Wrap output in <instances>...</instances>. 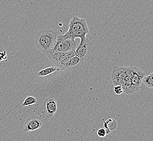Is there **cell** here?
<instances>
[{
    "label": "cell",
    "mask_w": 153,
    "mask_h": 141,
    "mask_svg": "<svg viewBox=\"0 0 153 141\" xmlns=\"http://www.w3.org/2000/svg\"><path fill=\"white\" fill-rule=\"evenodd\" d=\"M142 82H143L144 85L146 86L147 88H153V73H150L148 76H144Z\"/></svg>",
    "instance_id": "7c38bea8"
},
{
    "label": "cell",
    "mask_w": 153,
    "mask_h": 141,
    "mask_svg": "<svg viewBox=\"0 0 153 141\" xmlns=\"http://www.w3.org/2000/svg\"><path fill=\"white\" fill-rule=\"evenodd\" d=\"M38 103L37 100L35 97H33V96H28L25 99L24 102L22 104V107L25 106H27L32 105L33 104H35Z\"/></svg>",
    "instance_id": "4fadbf2b"
},
{
    "label": "cell",
    "mask_w": 153,
    "mask_h": 141,
    "mask_svg": "<svg viewBox=\"0 0 153 141\" xmlns=\"http://www.w3.org/2000/svg\"><path fill=\"white\" fill-rule=\"evenodd\" d=\"M58 110L56 100L54 98H50L47 99L45 103V116L47 118V120L53 117Z\"/></svg>",
    "instance_id": "8992f818"
},
{
    "label": "cell",
    "mask_w": 153,
    "mask_h": 141,
    "mask_svg": "<svg viewBox=\"0 0 153 141\" xmlns=\"http://www.w3.org/2000/svg\"><path fill=\"white\" fill-rule=\"evenodd\" d=\"M84 59H81L78 56H74L70 59L68 62L65 64V66L64 67L63 70H72L75 68L78 67L79 66L82 64Z\"/></svg>",
    "instance_id": "9c48e42d"
},
{
    "label": "cell",
    "mask_w": 153,
    "mask_h": 141,
    "mask_svg": "<svg viewBox=\"0 0 153 141\" xmlns=\"http://www.w3.org/2000/svg\"><path fill=\"white\" fill-rule=\"evenodd\" d=\"M66 52H48L45 53L50 59L51 62L52 63L54 66L57 67L60 62L64 58Z\"/></svg>",
    "instance_id": "ba28073f"
},
{
    "label": "cell",
    "mask_w": 153,
    "mask_h": 141,
    "mask_svg": "<svg viewBox=\"0 0 153 141\" xmlns=\"http://www.w3.org/2000/svg\"><path fill=\"white\" fill-rule=\"evenodd\" d=\"M57 70H59L55 66H51L49 68H46L43 70H41L37 74L38 76H48L49 74L53 73L54 72H56Z\"/></svg>",
    "instance_id": "8fae6325"
},
{
    "label": "cell",
    "mask_w": 153,
    "mask_h": 141,
    "mask_svg": "<svg viewBox=\"0 0 153 141\" xmlns=\"http://www.w3.org/2000/svg\"><path fill=\"white\" fill-rule=\"evenodd\" d=\"M7 58V54H6V52H3V53L0 52V62L2 60H4Z\"/></svg>",
    "instance_id": "2e32d148"
},
{
    "label": "cell",
    "mask_w": 153,
    "mask_h": 141,
    "mask_svg": "<svg viewBox=\"0 0 153 141\" xmlns=\"http://www.w3.org/2000/svg\"><path fill=\"white\" fill-rule=\"evenodd\" d=\"M58 33L54 30H42L36 35V46L43 53L53 50L56 43Z\"/></svg>",
    "instance_id": "7a4b0ae2"
},
{
    "label": "cell",
    "mask_w": 153,
    "mask_h": 141,
    "mask_svg": "<svg viewBox=\"0 0 153 141\" xmlns=\"http://www.w3.org/2000/svg\"><path fill=\"white\" fill-rule=\"evenodd\" d=\"M89 32L88 25L84 19L74 16L68 24V30L67 32L62 35H58L56 43L68 39H76L85 37Z\"/></svg>",
    "instance_id": "6da1fadb"
},
{
    "label": "cell",
    "mask_w": 153,
    "mask_h": 141,
    "mask_svg": "<svg viewBox=\"0 0 153 141\" xmlns=\"http://www.w3.org/2000/svg\"><path fill=\"white\" fill-rule=\"evenodd\" d=\"M114 91L115 94L117 95H120L122 93H123V88L120 85H116L114 86Z\"/></svg>",
    "instance_id": "5bb4252c"
},
{
    "label": "cell",
    "mask_w": 153,
    "mask_h": 141,
    "mask_svg": "<svg viewBox=\"0 0 153 141\" xmlns=\"http://www.w3.org/2000/svg\"><path fill=\"white\" fill-rule=\"evenodd\" d=\"M79 44V41L76 39H68L56 44L53 50L50 52H67L76 50Z\"/></svg>",
    "instance_id": "277c9868"
},
{
    "label": "cell",
    "mask_w": 153,
    "mask_h": 141,
    "mask_svg": "<svg viewBox=\"0 0 153 141\" xmlns=\"http://www.w3.org/2000/svg\"><path fill=\"white\" fill-rule=\"evenodd\" d=\"M44 125V120L38 116H32L26 120L24 125V132L33 131L40 129Z\"/></svg>",
    "instance_id": "5b68a950"
},
{
    "label": "cell",
    "mask_w": 153,
    "mask_h": 141,
    "mask_svg": "<svg viewBox=\"0 0 153 141\" xmlns=\"http://www.w3.org/2000/svg\"><path fill=\"white\" fill-rule=\"evenodd\" d=\"M117 126L116 121L112 118H109L104 122V126L106 130L110 131L115 130Z\"/></svg>",
    "instance_id": "30bf717a"
},
{
    "label": "cell",
    "mask_w": 153,
    "mask_h": 141,
    "mask_svg": "<svg viewBox=\"0 0 153 141\" xmlns=\"http://www.w3.org/2000/svg\"><path fill=\"white\" fill-rule=\"evenodd\" d=\"M127 76L131 80L134 92L138 91L145 76L144 70L136 66L127 67Z\"/></svg>",
    "instance_id": "3957f363"
},
{
    "label": "cell",
    "mask_w": 153,
    "mask_h": 141,
    "mask_svg": "<svg viewBox=\"0 0 153 141\" xmlns=\"http://www.w3.org/2000/svg\"><path fill=\"white\" fill-rule=\"evenodd\" d=\"M88 51V41L86 37L80 39V42L75 50L76 56L84 59Z\"/></svg>",
    "instance_id": "52a82bcc"
},
{
    "label": "cell",
    "mask_w": 153,
    "mask_h": 141,
    "mask_svg": "<svg viewBox=\"0 0 153 141\" xmlns=\"http://www.w3.org/2000/svg\"><path fill=\"white\" fill-rule=\"evenodd\" d=\"M107 135L106 130L105 128H101L97 131V135L100 137H104Z\"/></svg>",
    "instance_id": "9a60e30c"
}]
</instances>
